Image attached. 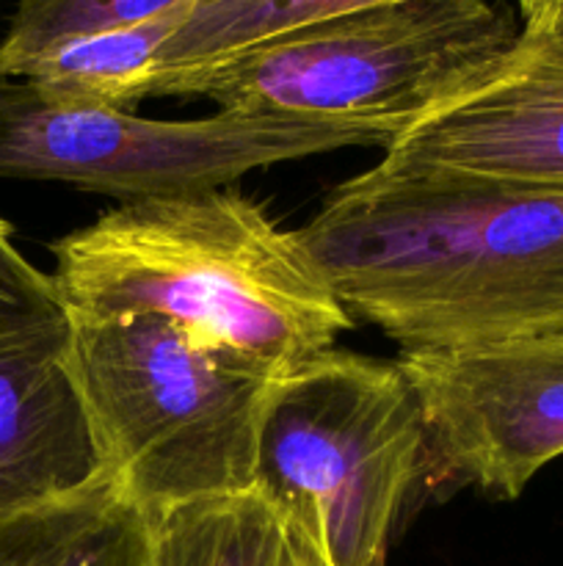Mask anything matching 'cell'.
Instances as JSON below:
<instances>
[{"label":"cell","instance_id":"cell-1","mask_svg":"<svg viewBox=\"0 0 563 566\" xmlns=\"http://www.w3.org/2000/svg\"><path fill=\"white\" fill-rule=\"evenodd\" d=\"M296 232L351 318L401 352L563 335V188L379 160Z\"/></svg>","mask_w":563,"mask_h":566},{"label":"cell","instance_id":"cell-2","mask_svg":"<svg viewBox=\"0 0 563 566\" xmlns=\"http://www.w3.org/2000/svg\"><path fill=\"white\" fill-rule=\"evenodd\" d=\"M50 252L66 318H163L268 381L353 326L298 232L235 188L116 205Z\"/></svg>","mask_w":563,"mask_h":566},{"label":"cell","instance_id":"cell-3","mask_svg":"<svg viewBox=\"0 0 563 566\" xmlns=\"http://www.w3.org/2000/svg\"><path fill=\"white\" fill-rule=\"evenodd\" d=\"M519 31L495 0H386L155 77L147 97H204L235 114L359 122L401 136L489 72Z\"/></svg>","mask_w":563,"mask_h":566},{"label":"cell","instance_id":"cell-4","mask_svg":"<svg viewBox=\"0 0 563 566\" xmlns=\"http://www.w3.org/2000/svg\"><path fill=\"white\" fill-rule=\"evenodd\" d=\"M70 359L97 462L149 517L252 490L274 381L182 335L169 321H72Z\"/></svg>","mask_w":563,"mask_h":566},{"label":"cell","instance_id":"cell-5","mask_svg":"<svg viewBox=\"0 0 563 566\" xmlns=\"http://www.w3.org/2000/svg\"><path fill=\"white\" fill-rule=\"evenodd\" d=\"M431 473L423 409L397 359L329 348L270 385L254 486L312 534L331 566H386Z\"/></svg>","mask_w":563,"mask_h":566},{"label":"cell","instance_id":"cell-6","mask_svg":"<svg viewBox=\"0 0 563 566\" xmlns=\"http://www.w3.org/2000/svg\"><path fill=\"white\" fill-rule=\"evenodd\" d=\"M395 138L379 125L235 111L147 119L64 103L25 77L0 75V177L64 182L119 205L221 191L254 169L346 147L386 149Z\"/></svg>","mask_w":563,"mask_h":566},{"label":"cell","instance_id":"cell-7","mask_svg":"<svg viewBox=\"0 0 563 566\" xmlns=\"http://www.w3.org/2000/svg\"><path fill=\"white\" fill-rule=\"evenodd\" d=\"M434 470L491 501H513L563 457V335L401 352Z\"/></svg>","mask_w":563,"mask_h":566},{"label":"cell","instance_id":"cell-8","mask_svg":"<svg viewBox=\"0 0 563 566\" xmlns=\"http://www.w3.org/2000/svg\"><path fill=\"white\" fill-rule=\"evenodd\" d=\"M381 164L563 188V31L522 28L489 72L408 125Z\"/></svg>","mask_w":563,"mask_h":566},{"label":"cell","instance_id":"cell-9","mask_svg":"<svg viewBox=\"0 0 563 566\" xmlns=\"http://www.w3.org/2000/svg\"><path fill=\"white\" fill-rule=\"evenodd\" d=\"M59 302L0 304V514L75 492L99 473L72 379Z\"/></svg>","mask_w":563,"mask_h":566},{"label":"cell","instance_id":"cell-10","mask_svg":"<svg viewBox=\"0 0 563 566\" xmlns=\"http://www.w3.org/2000/svg\"><path fill=\"white\" fill-rule=\"evenodd\" d=\"M0 566H152V517L99 470L75 492L0 514Z\"/></svg>","mask_w":563,"mask_h":566},{"label":"cell","instance_id":"cell-11","mask_svg":"<svg viewBox=\"0 0 563 566\" xmlns=\"http://www.w3.org/2000/svg\"><path fill=\"white\" fill-rule=\"evenodd\" d=\"M152 566H331L301 523L257 486L152 517Z\"/></svg>","mask_w":563,"mask_h":566},{"label":"cell","instance_id":"cell-12","mask_svg":"<svg viewBox=\"0 0 563 566\" xmlns=\"http://www.w3.org/2000/svg\"><path fill=\"white\" fill-rule=\"evenodd\" d=\"M188 11L191 6L132 25L64 39L17 61L0 75L25 77L64 103L132 111L144 99V83L152 75L160 50Z\"/></svg>","mask_w":563,"mask_h":566},{"label":"cell","instance_id":"cell-13","mask_svg":"<svg viewBox=\"0 0 563 566\" xmlns=\"http://www.w3.org/2000/svg\"><path fill=\"white\" fill-rule=\"evenodd\" d=\"M375 3L386 0H199L160 50L158 64L144 83V99L155 77L210 64L279 33L351 14Z\"/></svg>","mask_w":563,"mask_h":566},{"label":"cell","instance_id":"cell-14","mask_svg":"<svg viewBox=\"0 0 563 566\" xmlns=\"http://www.w3.org/2000/svg\"><path fill=\"white\" fill-rule=\"evenodd\" d=\"M199 0H20L0 39V72L64 39L152 20Z\"/></svg>","mask_w":563,"mask_h":566},{"label":"cell","instance_id":"cell-15","mask_svg":"<svg viewBox=\"0 0 563 566\" xmlns=\"http://www.w3.org/2000/svg\"><path fill=\"white\" fill-rule=\"evenodd\" d=\"M59 302L53 276L39 271L14 243V227L0 219V304Z\"/></svg>","mask_w":563,"mask_h":566},{"label":"cell","instance_id":"cell-16","mask_svg":"<svg viewBox=\"0 0 563 566\" xmlns=\"http://www.w3.org/2000/svg\"><path fill=\"white\" fill-rule=\"evenodd\" d=\"M522 28L563 31V0H517Z\"/></svg>","mask_w":563,"mask_h":566},{"label":"cell","instance_id":"cell-17","mask_svg":"<svg viewBox=\"0 0 563 566\" xmlns=\"http://www.w3.org/2000/svg\"><path fill=\"white\" fill-rule=\"evenodd\" d=\"M17 3H20V0H17Z\"/></svg>","mask_w":563,"mask_h":566}]
</instances>
